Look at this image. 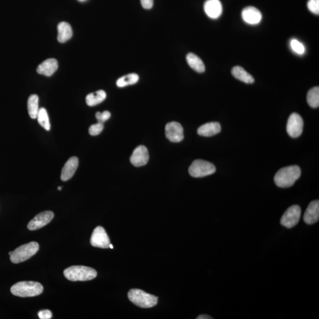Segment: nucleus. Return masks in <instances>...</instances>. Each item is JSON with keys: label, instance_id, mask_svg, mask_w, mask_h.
<instances>
[{"label": "nucleus", "instance_id": "nucleus-12", "mask_svg": "<svg viewBox=\"0 0 319 319\" xmlns=\"http://www.w3.org/2000/svg\"><path fill=\"white\" fill-rule=\"evenodd\" d=\"M149 154L145 146L137 147L130 157V162L136 167L145 166L149 162Z\"/></svg>", "mask_w": 319, "mask_h": 319}, {"label": "nucleus", "instance_id": "nucleus-20", "mask_svg": "<svg viewBox=\"0 0 319 319\" xmlns=\"http://www.w3.org/2000/svg\"><path fill=\"white\" fill-rule=\"evenodd\" d=\"M188 65L190 68L198 73H203L205 71V66L202 60L193 53H189L186 56Z\"/></svg>", "mask_w": 319, "mask_h": 319}, {"label": "nucleus", "instance_id": "nucleus-11", "mask_svg": "<svg viewBox=\"0 0 319 319\" xmlns=\"http://www.w3.org/2000/svg\"><path fill=\"white\" fill-rule=\"evenodd\" d=\"M54 217V214L52 211H45L40 213L30 222L28 228L30 231L40 229L48 225Z\"/></svg>", "mask_w": 319, "mask_h": 319}, {"label": "nucleus", "instance_id": "nucleus-16", "mask_svg": "<svg viewBox=\"0 0 319 319\" xmlns=\"http://www.w3.org/2000/svg\"><path fill=\"white\" fill-rule=\"evenodd\" d=\"M319 220V201H311L308 206L304 215V221L305 223L311 225L316 223Z\"/></svg>", "mask_w": 319, "mask_h": 319}, {"label": "nucleus", "instance_id": "nucleus-30", "mask_svg": "<svg viewBox=\"0 0 319 319\" xmlns=\"http://www.w3.org/2000/svg\"><path fill=\"white\" fill-rule=\"evenodd\" d=\"M111 117V113L108 111H105L103 113L98 112L96 114V118L98 120V123H103L106 121L110 119Z\"/></svg>", "mask_w": 319, "mask_h": 319}, {"label": "nucleus", "instance_id": "nucleus-35", "mask_svg": "<svg viewBox=\"0 0 319 319\" xmlns=\"http://www.w3.org/2000/svg\"><path fill=\"white\" fill-rule=\"evenodd\" d=\"M58 190H62V187H58Z\"/></svg>", "mask_w": 319, "mask_h": 319}, {"label": "nucleus", "instance_id": "nucleus-10", "mask_svg": "<svg viewBox=\"0 0 319 319\" xmlns=\"http://www.w3.org/2000/svg\"><path fill=\"white\" fill-rule=\"evenodd\" d=\"M167 139L171 142L179 143L184 139L183 129L179 123L173 122L167 124L165 128Z\"/></svg>", "mask_w": 319, "mask_h": 319}, {"label": "nucleus", "instance_id": "nucleus-14", "mask_svg": "<svg viewBox=\"0 0 319 319\" xmlns=\"http://www.w3.org/2000/svg\"><path fill=\"white\" fill-rule=\"evenodd\" d=\"M242 18L248 24L255 25L260 23L262 19V15L260 10L254 7H247L242 12Z\"/></svg>", "mask_w": 319, "mask_h": 319}, {"label": "nucleus", "instance_id": "nucleus-25", "mask_svg": "<svg viewBox=\"0 0 319 319\" xmlns=\"http://www.w3.org/2000/svg\"><path fill=\"white\" fill-rule=\"evenodd\" d=\"M307 101L311 108L316 109L319 106V88L314 87L308 92Z\"/></svg>", "mask_w": 319, "mask_h": 319}, {"label": "nucleus", "instance_id": "nucleus-22", "mask_svg": "<svg viewBox=\"0 0 319 319\" xmlns=\"http://www.w3.org/2000/svg\"><path fill=\"white\" fill-rule=\"evenodd\" d=\"M107 94L103 90H99L95 93H90L86 97V102L89 107L98 105L106 99Z\"/></svg>", "mask_w": 319, "mask_h": 319}, {"label": "nucleus", "instance_id": "nucleus-8", "mask_svg": "<svg viewBox=\"0 0 319 319\" xmlns=\"http://www.w3.org/2000/svg\"><path fill=\"white\" fill-rule=\"evenodd\" d=\"M303 119L297 113L291 114L288 120L287 132L291 137L297 138L301 135L303 130Z\"/></svg>", "mask_w": 319, "mask_h": 319}, {"label": "nucleus", "instance_id": "nucleus-15", "mask_svg": "<svg viewBox=\"0 0 319 319\" xmlns=\"http://www.w3.org/2000/svg\"><path fill=\"white\" fill-rule=\"evenodd\" d=\"M79 166V160L78 157H72L67 161L65 166L63 167L61 173V180L66 182L73 176Z\"/></svg>", "mask_w": 319, "mask_h": 319}, {"label": "nucleus", "instance_id": "nucleus-17", "mask_svg": "<svg viewBox=\"0 0 319 319\" xmlns=\"http://www.w3.org/2000/svg\"><path fill=\"white\" fill-rule=\"evenodd\" d=\"M58 68V62L55 59H48L40 64L37 69V72L40 75L50 76Z\"/></svg>", "mask_w": 319, "mask_h": 319}, {"label": "nucleus", "instance_id": "nucleus-3", "mask_svg": "<svg viewBox=\"0 0 319 319\" xmlns=\"http://www.w3.org/2000/svg\"><path fill=\"white\" fill-rule=\"evenodd\" d=\"M63 274L67 279L72 281L92 280L97 276V272L93 268L82 265L66 268Z\"/></svg>", "mask_w": 319, "mask_h": 319}, {"label": "nucleus", "instance_id": "nucleus-37", "mask_svg": "<svg viewBox=\"0 0 319 319\" xmlns=\"http://www.w3.org/2000/svg\"><path fill=\"white\" fill-rule=\"evenodd\" d=\"M80 1H84V0H80Z\"/></svg>", "mask_w": 319, "mask_h": 319}, {"label": "nucleus", "instance_id": "nucleus-21", "mask_svg": "<svg viewBox=\"0 0 319 319\" xmlns=\"http://www.w3.org/2000/svg\"><path fill=\"white\" fill-rule=\"evenodd\" d=\"M231 72L235 78L244 83L251 84L255 81L254 77L241 66L234 67Z\"/></svg>", "mask_w": 319, "mask_h": 319}, {"label": "nucleus", "instance_id": "nucleus-19", "mask_svg": "<svg viewBox=\"0 0 319 319\" xmlns=\"http://www.w3.org/2000/svg\"><path fill=\"white\" fill-rule=\"evenodd\" d=\"M58 40L60 43H65L71 39L73 31L69 23L63 22L60 23L58 26Z\"/></svg>", "mask_w": 319, "mask_h": 319}, {"label": "nucleus", "instance_id": "nucleus-31", "mask_svg": "<svg viewBox=\"0 0 319 319\" xmlns=\"http://www.w3.org/2000/svg\"><path fill=\"white\" fill-rule=\"evenodd\" d=\"M38 315L39 318L41 319H50L52 317V312L49 310L40 311Z\"/></svg>", "mask_w": 319, "mask_h": 319}, {"label": "nucleus", "instance_id": "nucleus-33", "mask_svg": "<svg viewBox=\"0 0 319 319\" xmlns=\"http://www.w3.org/2000/svg\"><path fill=\"white\" fill-rule=\"evenodd\" d=\"M196 318L197 319H211V318H212V317H211L210 316H209V315H208L203 314V315H199V316H198Z\"/></svg>", "mask_w": 319, "mask_h": 319}, {"label": "nucleus", "instance_id": "nucleus-23", "mask_svg": "<svg viewBox=\"0 0 319 319\" xmlns=\"http://www.w3.org/2000/svg\"><path fill=\"white\" fill-rule=\"evenodd\" d=\"M28 112L32 119H37L39 113V97L37 95L30 96L28 102Z\"/></svg>", "mask_w": 319, "mask_h": 319}, {"label": "nucleus", "instance_id": "nucleus-4", "mask_svg": "<svg viewBox=\"0 0 319 319\" xmlns=\"http://www.w3.org/2000/svg\"><path fill=\"white\" fill-rule=\"evenodd\" d=\"M129 300L141 308H151L157 304L158 297L140 289H132L128 293Z\"/></svg>", "mask_w": 319, "mask_h": 319}, {"label": "nucleus", "instance_id": "nucleus-28", "mask_svg": "<svg viewBox=\"0 0 319 319\" xmlns=\"http://www.w3.org/2000/svg\"><path fill=\"white\" fill-rule=\"evenodd\" d=\"M103 130V124L102 123H98L90 127L89 133L90 135L92 136H98L101 133Z\"/></svg>", "mask_w": 319, "mask_h": 319}, {"label": "nucleus", "instance_id": "nucleus-2", "mask_svg": "<svg viewBox=\"0 0 319 319\" xmlns=\"http://www.w3.org/2000/svg\"><path fill=\"white\" fill-rule=\"evenodd\" d=\"M42 285L35 281H21L13 285L11 292L13 295L20 297H35L41 294Z\"/></svg>", "mask_w": 319, "mask_h": 319}, {"label": "nucleus", "instance_id": "nucleus-26", "mask_svg": "<svg viewBox=\"0 0 319 319\" xmlns=\"http://www.w3.org/2000/svg\"><path fill=\"white\" fill-rule=\"evenodd\" d=\"M37 119H38L40 126L44 128L46 130L50 131V124L49 116L45 109L41 108L39 109Z\"/></svg>", "mask_w": 319, "mask_h": 319}, {"label": "nucleus", "instance_id": "nucleus-18", "mask_svg": "<svg viewBox=\"0 0 319 319\" xmlns=\"http://www.w3.org/2000/svg\"><path fill=\"white\" fill-rule=\"evenodd\" d=\"M221 132V126L219 123H208L200 126L197 130L199 135L203 137H211Z\"/></svg>", "mask_w": 319, "mask_h": 319}, {"label": "nucleus", "instance_id": "nucleus-34", "mask_svg": "<svg viewBox=\"0 0 319 319\" xmlns=\"http://www.w3.org/2000/svg\"><path fill=\"white\" fill-rule=\"evenodd\" d=\"M110 248H112V249H113V248H114V247H113V245H112V244H110Z\"/></svg>", "mask_w": 319, "mask_h": 319}, {"label": "nucleus", "instance_id": "nucleus-9", "mask_svg": "<svg viewBox=\"0 0 319 319\" xmlns=\"http://www.w3.org/2000/svg\"><path fill=\"white\" fill-rule=\"evenodd\" d=\"M90 244L93 247L104 248V249L110 248V238L102 227H98L93 230L90 238Z\"/></svg>", "mask_w": 319, "mask_h": 319}, {"label": "nucleus", "instance_id": "nucleus-24", "mask_svg": "<svg viewBox=\"0 0 319 319\" xmlns=\"http://www.w3.org/2000/svg\"><path fill=\"white\" fill-rule=\"evenodd\" d=\"M139 76L136 73H130L124 76L117 81V85L119 88H123L126 86L134 85L139 81Z\"/></svg>", "mask_w": 319, "mask_h": 319}, {"label": "nucleus", "instance_id": "nucleus-6", "mask_svg": "<svg viewBox=\"0 0 319 319\" xmlns=\"http://www.w3.org/2000/svg\"><path fill=\"white\" fill-rule=\"evenodd\" d=\"M216 172V167L212 163L203 160H194L189 169L190 176L196 178L209 176Z\"/></svg>", "mask_w": 319, "mask_h": 319}, {"label": "nucleus", "instance_id": "nucleus-7", "mask_svg": "<svg viewBox=\"0 0 319 319\" xmlns=\"http://www.w3.org/2000/svg\"><path fill=\"white\" fill-rule=\"evenodd\" d=\"M301 214V208L298 205L291 206L288 208L282 216L281 224L284 227L291 228L297 226Z\"/></svg>", "mask_w": 319, "mask_h": 319}, {"label": "nucleus", "instance_id": "nucleus-32", "mask_svg": "<svg viewBox=\"0 0 319 319\" xmlns=\"http://www.w3.org/2000/svg\"><path fill=\"white\" fill-rule=\"evenodd\" d=\"M144 9L149 10L153 8L154 0H140Z\"/></svg>", "mask_w": 319, "mask_h": 319}, {"label": "nucleus", "instance_id": "nucleus-27", "mask_svg": "<svg viewBox=\"0 0 319 319\" xmlns=\"http://www.w3.org/2000/svg\"><path fill=\"white\" fill-rule=\"evenodd\" d=\"M291 47L293 51L297 54L302 55L305 52L304 46L297 40L293 39L291 42Z\"/></svg>", "mask_w": 319, "mask_h": 319}, {"label": "nucleus", "instance_id": "nucleus-29", "mask_svg": "<svg viewBox=\"0 0 319 319\" xmlns=\"http://www.w3.org/2000/svg\"><path fill=\"white\" fill-rule=\"evenodd\" d=\"M307 8L314 15H319V0H308Z\"/></svg>", "mask_w": 319, "mask_h": 319}, {"label": "nucleus", "instance_id": "nucleus-1", "mask_svg": "<svg viewBox=\"0 0 319 319\" xmlns=\"http://www.w3.org/2000/svg\"><path fill=\"white\" fill-rule=\"evenodd\" d=\"M301 173L300 167L296 165L282 168L275 174L274 179L275 183L281 188L290 187L299 179Z\"/></svg>", "mask_w": 319, "mask_h": 319}, {"label": "nucleus", "instance_id": "nucleus-36", "mask_svg": "<svg viewBox=\"0 0 319 319\" xmlns=\"http://www.w3.org/2000/svg\"><path fill=\"white\" fill-rule=\"evenodd\" d=\"M12 253H13V251H10V252H9V254L10 255H11L12 254Z\"/></svg>", "mask_w": 319, "mask_h": 319}, {"label": "nucleus", "instance_id": "nucleus-13", "mask_svg": "<svg viewBox=\"0 0 319 319\" xmlns=\"http://www.w3.org/2000/svg\"><path fill=\"white\" fill-rule=\"evenodd\" d=\"M204 10L209 18L217 19L223 13V5L220 0H207L204 4Z\"/></svg>", "mask_w": 319, "mask_h": 319}, {"label": "nucleus", "instance_id": "nucleus-5", "mask_svg": "<svg viewBox=\"0 0 319 319\" xmlns=\"http://www.w3.org/2000/svg\"><path fill=\"white\" fill-rule=\"evenodd\" d=\"M39 250V245L36 242L23 245L13 251L10 260L14 264L22 263L35 255Z\"/></svg>", "mask_w": 319, "mask_h": 319}]
</instances>
